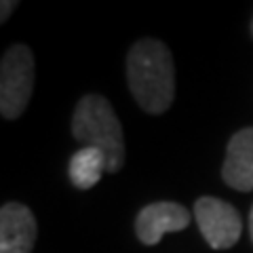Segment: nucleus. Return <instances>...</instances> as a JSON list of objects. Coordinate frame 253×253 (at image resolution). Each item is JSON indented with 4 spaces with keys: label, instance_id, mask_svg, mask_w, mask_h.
Returning <instances> with one entry per match:
<instances>
[{
    "label": "nucleus",
    "instance_id": "2",
    "mask_svg": "<svg viewBox=\"0 0 253 253\" xmlns=\"http://www.w3.org/2000/svg\"><path fill=\"white\" fill-rule=\"evenodd\" d=\"M72 135L83 144L104 152L108 173L121 171L125 163L123 125L106 97L89 93L78 101L72 116Z\"/></svg>",
    "mask_w": 253,
    "mask_h": 253
},
{
    "label": "nucleus",
    "instance_id": "10",
    "mask_svg": "<svg viewBox=\"0 0 253 253\" xmlns=\"http://www.w3.org/2000/svg\"><path fill=\"white\" fill-rule=\"evenodd\" d=\"M249 234H251V241H253V207H251V213H249Z\"/></svg>",
    "mask_w": 253,
    "mask_h": 253
},
{
    "label": "nucleus",
    "instance_id": "1",
    "mask_svg": "<svg viewBox=\"0 0 253 253\" xmlns=\"http://www.w3.org/2000/svg\"><path fill=\"white\" fill-rule=\"evenodd\" d=\"M126 81L139 108L148 114H165L175 97V66L167 44L141 38L126 55Z\"/></svg>",
    "mask_w": 253,
    "mask_h": 253
},
{
    "label": "nucleus",
    "instance_id": "6",
    "mask_svg": "<svg viewBox=\"0 0 253 253\" xmlns=\"http://www.w3.org/2000/svg\"><path fill=\"white\" fill-rule=\"evenodd\" d=\"M36 234V217L26 205H2L0 209V253H32Z\"/></svg>",
    "mask_w": 253,
    "mask_h": 253
},
{
    "label": "nucleus",
    "instance_id": "5",
    "mask_svg": "<svg viewBox=\"0 0 253 253\" xmlns=\"http://www.w3.org/2000/svg\"><path fill=\"white\" fill-rule=\"evenodd\" d=\"M190 219H192V215H190V211L184 205L169 203V201L152 203V205H146V207L137 213L135 234L144 245L152 247V245L161 243V239L167 232L186 230Z\"/></svg>",
    "mask_w": 253,
    "mask_h": 253
},
{
    "label": "nucleus",
    "instance_id": "3",
    "mask_svg": "<svg viewBox=\"0 0 253 253\" xmlns=\"http://www.w3.org/2000/svg\"><path fill=\"white\" fill-rule=\"evenodd\" d=\"M34 89V55L26 44H13L0 63V114L13 121L23 114Z\"/></svg>",
    "mask_w": 253,
    "mask_h": 253
},
{
    "label": "nucleus",
    "instance_id": "9",
    "mask_svg": "<svg viewBox=\"0 0 253 253\" xmlns=\"http://www.w3.org/2000/svg\"><path fill=\"white\" fill-rule=\"evenodd\" d=\"M0 6H2V11H0V21H6V19H9V15L13 13V9L17 6V2H13V0H11V2H9V0H4Z\"/></svg>",
    "mask_w": 253,
    "mask_h": 253
},
{
    "label": "nucleus",
    "instance_id": "7",
    "mask_svg": "<svg viewBox=\"0 0 253 253\" xmlns=\"http://www.w3.org/2000/svg\"><path fill=\"white\" fill-rule=\"evenodd\" d=\"M221 177L234 190H253V126L236 131L228 141Z\"/></svg>",
    "mask_w": 253,
    "mask_h": 253
},
{
    "label": "nucleus",
    "instance_id": "8",
    "mask_svg": "<svg viewBox=\"0 0 253 253\" xmlns=\"http://www.w3.org/2000/svg\"><path fill=\"white\" fill-rule=\"evenodd\" d=\"M106 171V156L101 150L84 146L70 158V181L78 190H89L101 179Z\"/></svg>",
    "mask_w": 253,
    "mask_h": 253
},
{
    "label": "nucleus",
    "instance_id": "4",
    "mask_svg": "<svg viewBox=\"0 0 253 253\" xmlns=\"http://www.w3.org/2000/svg\"><path fill=\"white\" fill-rule=\"evenodd\" d=\"M194 217L211 249H230L239 243L243 219L230 203L215 196H201L194 205Z\"/></svg>",
    "mask_w": 253,
    "mask_h": 253
},
{
    "label": "nucleus",
    "instance_id": "11",
    "mask_svg": "<svg viewBox=\"0 0 253 253\" xmlns=\"http://www.w3.org/2000/svg\"><path fill=\"white\" fill-rule=\"evenodd\" d=\"M251 34H253V21H251Z\"/></svg>",
    "mask_w": 253,
    "mask_h": 253
}]
</instances>
